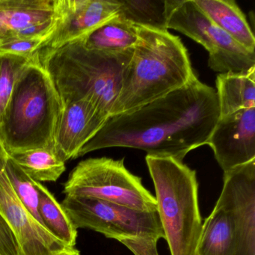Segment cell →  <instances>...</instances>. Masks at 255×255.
Listing matches in <instances>:
<instances>
[{
  "label": "cell",
  "mask_w": 255,
  "mask_h": 255,
  "mask_svg": "<svg viewBox=\"0 0 255 255\" xmlns=\"http://www.w3.org/2000/svg\"><path fill=\"white\" fill-rule=\"evenodd\" d=\"M219 116L216 89L195 76L183 87L156 101L110 116L77 158L119 147L183 161L188 153L207 144Z\"/></svg>",
  "instance_id": "6da1fadb"
},
{
  "label": "cell",
  "mask_w": 255,
  "mask_h": 255,
  "mask_svg": "<svg viewBox=\"0 0 255 255\" xmlns=\"http://www.w3.org/2000/svg\"><path fill=\"white\" fill-rule=\"evenodd\" d=\"M133 52L90 50L78 40L56 50H40L38 54L64 104L86 100L109 118Z\"/></svg>",
  "instance_id": "7a4b0ae2"
},
{
  "label": "cell",
  "mask_w": 255,
  "mask_h": 255,
  "mask_svg": "<svg viewBox=\"0 0 255 255\" xmlns=\"http://www.w3.org/2000/svg\"><path fill=\"white\" fill-rule=\"evenodd\" d=\"M63 101L38 51L20 73L0 119V139L7 153L54 148Z\"/></svg>",
  "instance_id": "3957f363"
},
{
  "label": "cell",
  "mask_w": 255,
  "mask_h": 255,
  "mask_svg": "<svg viewBox=\"0 0 255 255\" xmlns=\"http://www.w3.org/2000/svg\"><path fill=\"white\" fill-rule=\"evenodd\" d=\"M137 27L138 43L124 74L112 116L156 101L183 87L196 76L187 50L178 37L168 31Z\"/></svg>",
  "instance_id": "277c9868"
},
{
  "label": "cell",
  "mask_w": 255,
  "mask_h": 255,
  "mask_svg": "<svg viewBox=\"0 0 255 255\" xmlns=\"http://www.w3.org/2000/svg\"><path fill=\"white\" fill-rule=\"evenodd\" d=\"M157 213L171 255H195L202 229L196 172L183 161L147 155Z\"/></svg>",
  "instance_id": "5b68a950"
},
{
  "label": "cell",
  "mask_w": 255,
  "mask_h": 255,
  "mask_svg": "<svg viewBox=\"0 0 255 255\" xmlns=\"http://www.w3.org/2000/svg\"><path fill=\"white\" fill-rule=\"evenodd\" d=\"M61 206L76 229L88 228L115 239L134 255H159L157 243L165 234L157 211H139L86 197L66 196Z\"/></svg>",
  "instance_id": "8992f818"
},
{
  "label": "cell",
  "mask_w": 255,
  "mask_h": 255,
  "mask_svg": "<svg viewBox=\"0 0 255 255\" xmlns=\"http://www.w3.org/2000/svg\"><path fill=\"white\" fill-rule=\"evenodd\" d=\"M63 192L66 196L96 198L139 211H157L156 198L139 177L127 169L124 159L82 161L70 174Z\"/></svg>",
  "instance_id": "52a82bcc"
},
{
  "label": "cell",
  "mask_w": 255,
  "mask_h": 255,
  "mask_svg": "<svg viewBox=\"0 0 255 255\" xmlns=\"http://www.w3.org/2000/svg\"><path fill=\"white\" fill-rule=\"evenodd\" d=\"M167 28L198 43L208 52V66L219 74L255 69V53L246 50L215 24L194 0H166Z\"/></svg>",
  "instance_id": "ba28073f"
},
{
  "label": "cell",
  "mask_w": 255,
  "mask_h": 255,
  "mask_svg": "<svg viewBox=\"0 0 255 255\" xmlns=\"http://www.w3.org/2000/svg\"><path fill=\"white\" fill-rule=\"evenodd\" d=\"M7 159L0 139V215L14 231L23 255H80V251L55 238L26 210L7 176Z\"/></svg>",
  "instance_id": "9c48e42d"
},
{
  "label": "cell",
  "mask_w": 255,
  "mask_h": 255,
  "mask_svg": "<svg viewBox=\"0 0 255 255\" xmlns=\"http://www.w3.org/2000/svg\"><path fill=\"white\" fill-rule=\"evenodd\" d=\"M217 202L234 221L237 255H255V159L224 173Z\"/></svg>",
  "instance_id": "30bf717a"
},
{
  "label": "cell",
  "mask_w": 255,
  "mask_h": 255,
  "mask_svg": "<svg viewBox=\"0 0 255 255\" xmlns=\"http://www.w3.org/2000/svg\"><path fill=\"white\" fill-rule=\"evenodd\" d=\"M54 30L41 50H56L82 39L114 17L118 0H56Z\"/></svg>",
  "instance_id": "8fae6325"
},
{
  "label": "cell",
  "mask_w": 255,
  "mask_h": 255,
  "mask_svg": "<svg viewBox=\"0 0 255 255\" xmlns=\"http://www.w3.org/2000/svg\"><path fill=\"white\" fill-rule=\"evenodd\" d=\"M207 144L224 173L255 159V107L219 117Z\"/></svg>",
  "instance_id": "7c38bea8"
},
{
  "label": "cell",
  "mask_w": 255,
  "mask_h": 255,
  "mask_svg": "<svg viewBox=\"0 0 255 255\" xmlns=\"http://www.w3.org/2000/svg\"><path fill=\"white\" fill-rule=\"evenodd\" d=\"M56 23V0H0V36L47 40Z\"/></svg>",
  "instance_id": "4fadbf2b"
},
{
  "label": "cell",
  "mask_w": 255,
  "mask_h": 255,
  "mask_svg": "<svg viewBox=\"0 0 255 255\" xmlns=\"http://www.w3.org/2000/svg\"><path fill=\"white\" fill-rule=\"evenodd\" d=\"M64 104L55 135L54 148L65 162L77 159L83 146L98 133L108 118L86 100Z\"/></svg>",
  "instance_id": "5bb4252c"
},
{
  "label": "cell",
  "mask_w": 255,
  "mask_h": 255,
  "mask_svg": "<svg viewBox=\"0 0 255 255\" xmlns=\"http://www.w3.org/2000/svg\"><path fill=\"white\" fill-rule=\"evenodd\" d=\"M195 255H237L234 221L218 202L203 224Z\"/></svg>",
  "instance_id": "9a60e30c"
},
{
  "label": "cell",
  "mask_w": 255,
  "mask_h": 255,
  "mask_svg": "<svg viewBox=\"0 0 255 255\" xmlns=\"http://www.w3.org/2000/svg\"><path fill=\"white\" fill-rule=\"evenodd\" d=\"M220 29L246 50L255 53V38L246 16L234 0H194Z\"/></svg>",
  "instance_id": "2e32d148"
},
{
  "label": "cell",
  "mask_w": 255,
  "mask_h": 255,
  "mask_svg": "<svg viewBox=\"0 0 255 255\" xmlns=\"http://www.w3.org/2000/svg\"><path fill=\"white\" fill-rule=\"evenodd\" d=\"M216 83L219 117L255 107V69L245 74H219Z\"/></svg>",
  "instance_id": "e0dca14e"
},
{
  "label": "cell",
  "mask_w": 255,
  "mask_h": 255,
  "mask_svg": "<svg viewBox=\"0 0 255 255\" xmlns=\"http://www.w3.org/2000/svg\"><path fill=\"white\" fill-rule=\"evenodd\" d=\"M80 40L90 50L125 51L135 48L138 43V27L116 15Z\"/></svg>",
  "instance_id": "ac0fdd59"
},
{
  "label": "cell",
  "mask_w": 255,
  "mask_h": 255,
  "mask_svg": "<svg viewBox=\"0 0 255 255\" xmlns=\"http://www.w3.org/2000/svg\"><path fill=\"white\" fill-rule=\"evenodd\" d=\"M31 178L38 182H55L65 171V162L54 150L37 148L8 153Z\"/></svg>",
  "instance_id": "d6986e66"
},
{
  "label": "cell",
  "mask_w": 255,
  "mask_h": 255,
  "mask_svg": "<svg viewBox=\"0 0 255 255\" xmlns=\"http://www.w3.org/2000/svg\"><path fill=\"white\" fill-rule=\"evenodd\" d=\"M36 187L39 198L38 211L44 228L63 244L76 248L77 230L68 219L62 206L41 183L36 181Z\"/></svg>",
  "instance_id": "ffe728a7"
},
{
  "label": "cell",
  "mask_w": 255,
  "mask_h": 255,
  "mask_svg": "<svg viewBox=\"0 0 255 255\" xmlns=\"http://www.w3.org/2000/svg\"><path fill=\"white\" fill-rule=\"evenodd\" d=\"M116 15L135 26L165 32L166 0H118Z\"/></svg>",
  "instance_id": "44dd1931"
},
{
  "label": "cell",
  "mask_w": 255,
  "mask_h": 255,
  "mask_svg": "<svg viewBox=\"0 0 255 255\" xmlns=\"http://www.w3.org/2000/svg\"><path fill=\"white\" fill-rule=\"evenodd\" d=\"M5 171L16 195L25 208L38 223L44 227L38 211L39 198L36 181L31 178L15 162L10 159L8 155Z\"/></svg>",
  "instance_id": "7402d4cb"
},
{
  "label": "cell",
  "mask_w": 255,
  "mask_h": 255,
  "mask_svg": "<svg viewBox=\"0 0 255 255\" xmlns=\"http://www.w3.org/2000/svg\"><path fill=\"white\" fill-rule=\"evenodd\" d=\"M32 57L0 53V119L19 75Z\"/></svg>",
  "instance_id": "603a6c76"
},
{
  "label": "cell",
  "mask_w": 255,
  "mask_h": 255,
  "mask_svg": "<svg viewBox=\"0 0 255 255\" xmlns=\"http://www.w3.org/2000/svg\"><path fill=\"white\" fill-rule=\"evenodd\" d=\"M46 38H13L5 40L0 44V53H11L17 56H33L42 48Z\"/></svg>",
  "instance_id": "cb8c5ba5"
},
{
  "label": "cell",
  "mask_w": 255,
  "mask_h": 255,
  "mask_svg": "<svg viewBox=\"0 0 255 255\" xmlns=\"http://www.w3.org/2000/svg\"><path fill=\"white\" fill-rule=\"evenodd\" d=\"M0 255H23L14 231L1 215H0Z\"/></svg>",
  "instance_id": "d4e9b609"
},
{
  "label": "cell",
  "mask_w": 255,
  "mask_h": 255,
  "mask_svg": "<svg viewBox=\"0 0 255 255\" xmlns=\"http://www.w3.org/2000/svg\"><path fill=\"white\" fill-rule=\"evenodd\" d=\"M2 41H3V40H2V38L0 36V44H2Z\"/></svg>",
  "instance_id": "484cf974"
},
{
  "label": "cell",
  "mask_w": 255,
  "mask_h": 255,
  "mask_svg": "<svg viewBox=\"0 0 255 255\" xmlns=\"http://www.w3.org/2000/svg\"></svg>",
  "instance_id": "4316f807"
}]
</instances>
